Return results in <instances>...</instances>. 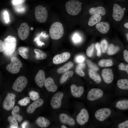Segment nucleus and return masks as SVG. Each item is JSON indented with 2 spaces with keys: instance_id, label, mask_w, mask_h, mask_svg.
I'll return each instance as SVG.
<instances>
[{
  "instance_id": "obj_1",
  "label": "nucleus",
  "mask_w": 128,
  "mask_h": 128,
  "mask_svg": "<svg viewBox=\"0 0 128 128\" xmlns=\"http://www.w3.org/2000/svg\"><path fill=\"white\" fill-rule=\"evenodd\" d=\"M3 42L5 47L3 51V53L7 56L12 55L16 48L17 41L16 38L11 36H9L4 39Z\"/></svg>"
},
{
  "instance_id": "obj_2",
  "label": "nucleus",
  "mask_w": 128,
  "mask_h": 128,
  "mask_svg": "<svg viewBox=\"0 0 128 128\" xmlns=\"http://www.w3.org/2000/svg\"><path fill=\"white\" fill-rule=\"evenodd\" d=\"M49 32L50 37L52 39L57 40L60 38L64 33L62 24L59 22L53 23L50 26Z\"/></svg>"
},
{
  "instance_id": "obj_3",
  "label": "nucleus",
  "mask_w": 128,
  "mask_h": 128,
  "mask_svg": "<svg viewBox=\"0 0 128 128\" xmlns=\"http://www.w3.org/2000/svg\"><path fill=\"white\" fill-rule=\"evenodd\" d=\"M82 3L76 0H71L67 2L65 5L67 12L69 14L75 15L78 14L81 9Z\"/></svg>"
},
{
  "instance_id": "obj_4",
  "label": "nucleus",
  "mask_w": 128,
  "mask_h": 128,
  "mask_svg": "<svg viewBox=\"0 0 128 128\" xmlns=\"http://www.w3.org/2000/svg\"><path fill=\"white\" fill-rule=\"evenodd\" d=\"M22 66V64L19 59L16 57H12L11 59L10 63L6 66V70L13 74L18 73L20 68Z\"/></svg>"
},
{
  "instance_id": "obj_5",
  "label": "nucleus",
  "mask_w": 128,
  "mask_h": 128,
  "mask_svg": "<svg viewBox=\"0 0 128 128\" xmlns=\"http://www.w3.org/2000/svg\"><path fill=\"white\" fill-rule=\"evenodd\" d=\"M35 15L37 21L40 23H43L47 20V11L46 7L41 5H39L35 8Z\"/></svg>"
},
{
  "instance_id": "obj_6",
  "label": "nucleus",
  "mask_w": 128,
  "mask_h": 128,
  "mask_svg": "<svg viewBox=\"0 0 128 128\" xmlns=\"http://www.w3.org/2000/svg\"><path fill=\"white\" fill-rule=\"evenodd\" d=\"M111 113V110L109 108H102L96 111L95 113V117L98 121L102 122L109 117Z\"/></svg>"
},
{
  "instance_id": "obj_7",
  "label": "nucleus",
  "mask_w": 128,
  "mask_h": 128,
  "mask_svg": "<svg viewBox=\"0 0 128 128\" xmlns=\"http://www.w3.org/2000/svg\"><path fill=\"white\" fill-rule=\"evenodd\" d=\"M27 83L26 78L23 76L17 78L14 82L12 87L14 91L20 92L25 87Z\"/></svg>"
},
{
  "instance_id": "obj_8",
  "label": "nucleus",
  "mask_w": 128,
  "mask_h": 128,
  "mask_svg": "<svg viewBox=\"0 0 128 128\" xmlns=\"http://www.w3.org/2000/svg\"><path fill=\"white\" fill-rule=\"evenodd\" d=\"M15 97L14 94L7 93L3 104V107L4 109L9 111L12 109L14 105Z\"/></svg>"
},
{
  "instance_id": "obj_9",
  "label": "nucleus",
  "mask_w": 128,
  "mask_h": 128,
  "mask_svg": "<svg viewBox=\"0 0 128 128\" xmlns=\"http://www.w3.org/2000/svg\"><path fill=\"white\" fill-rule=\"evenodd\" d=\"M64 96L63 93L60 91L57 92L54 95L50 102V105L52 109H56L61 107Z\"/></svg>"
},
{
  "instance_id": "obj_10",
  "label": "nucleus",
  "mask_w": 128,
  "mask_h": 128,
  "mask_svg": "<svg viewBox=\"0 0 128 128\" xmlns=\"http://www.w3.org/2000/svg\"><path fill=\"white\" fill-rule=\"evenodd\" d=\"M103 91L100 89L93 88L88 92L87 98L89 101H94L101 98L103 95Z\"/></svg>"
},
{
  "instance_id": "obj_11",
  "label": "nucleus",
  "mask_w": 128,
  "mask_h": 128,
  "mask_svg": "<svg viewBox=\"0 0 128 128\" xmlns=\"http://www.w3.org/2000/svg\"><path fill=\"white\" fill-rule=\"evenodd\" d=\"M89 118L88 112L85 109L83 108L80 110L76 118V121L80 125H84L88 121Z\"/></svg>"
},
{
  "instance_id": "obj_12",
  "label": "nucleus",
  "mask_w": 128,
  "mask_h": 128,
  "mask_svg": "<svg viewBox=\"0 0 128 128\" xmlns=\"http://www.w3.org/2000/svg\"><path fill=\"white\" fill-rule=\"evenodd\" d=\"M124 12L123 9L119 5L116 3L114 4L112 16L115 21H119L121 20L123 18Z\"/></svg>"
},
{
  "instance_id": "obj_13",
  "label": "nucleus",
  "mask_w": 128,
  "mask_h": 128,
  "mask_svg": "<svg viewBox=\"0 0 128 128\" xmlns=\"http://www.w3.org/2000/svg\"><path fill=\"white\" fill-rule=\"evenodd\" d=\"M29 32V27L26 23H22L18 30V34L19 38L23 40L28 37Z\"/></svg>"
},
{
  "instance_id": "obj_14",
  "label": "nucleus",
  "mask_w": 128,
  "mask_h": 128,
  "mask_svg": "<svg viewBox=\"0 0 128 128\" xmlns=\"http://www.w3.org/2000/svg\"><path fill=\"white\" fill-rule=\"evenodd\" d=\"M70 56V54L68 52H65L57 54L53 57L52 60L53 63L55 64H61L67 60Z\"/></svg>"
},
{
  "instance_id": "obj_15",
  "label": "nucleus",
  "mask_w": 128,
  "mask_h": 128,
  "mask_svg": "<svg viewBox=\"0 0 128 128\" xmlns=\"http://www.w3.org/2000/svg\"><path fill=\"white\" fill-rule=\"evenodd\" d=\"M101 76L104 81L107 84L111 83L114 78L112 70L110 68L103 69L102 71Z\"/></svg>"
},
{
  "instance_id": "obj_16",
  "label": "nucleus",
  "mask_w": 128,
  "mask_h": 128,
  "mask_svg": "<svg viewBox=\"0 0 128 128\" xmlns=\"http://www.w3.org/2000/svg\"><path fill=\"white\" fill-rule=\"evenodd\" d=\"M59 119L60 122L62 124L73 126L75 124L74 119L67 114L62 113L59 115Z\"/></svg>"
},
{
  "instance_id": "obj_17",
  "label": "nucleus",
  "mask_w": 128,
  "mask_h": 128,
  "mask_svg": "<svg viewBox=\"0 0 128 128\" xmlns=\"http://www.w3.org/2000/svg\"><path fill=\"white\" fill-rule=\"evenodd\" d=\"M44 85L47 90L50 92H55L57 89L54 79L51 77H49L45 79Z\"/></svg>"
},
{
  "instance_id": "obj_18",
  "label": "nucleus",
  "mask_w": 128,
  "mask_h": 128,
  "mask_svg": "<svg viewBox=\"0 0 128 128\" xmlns=\"http://www.w3.org/2000/svg\"><path fill=\"white\" fill-rule=\"evenodd\" d=\"M45 80L44 72L42 69L40 70L35 77V82L39 87L41 88L44 86Z\"/></svg>"
},
{
  "instance_id": "obj_19",
  "label": "nucleus",
  "mask_w": 128,
  "mask_h": 128,
  "mask_svg": "<svg viewBox=\"0 0 128 128\" xmlns=\"http://www.w3.org/2000/svg\"><path fill=\"white\" fill-rule=\"evenodd\" d=\"M70 90L72 95L75 98H78L81 96L84 91V88L82 87L77 86L74 84L71 85Z\"/></svg>"
},
{
  "instance_id": "obj_20",
  "label": "nucleus",
  "mask_w": 128,
  "mask_h": 128,
  "mask_svg": "<svg viewBox=\"0 0 128 128\" xmlns=\"http://www.w3.org/2000/svg\"><path fill=\"white\" fill-rule=\"evenodd\" d=\"M43 102V101L41 99L36 100L28 107L27 110V112L30 114L32 113L37 108L41 106Z\"/></svg>"
},
{
  "instance_id": "obj_21",
  "label": "nucleus",
  "mask_w": 128,
  "mask_h": 128,
  "mask_svg": "<svg viewBox=\"0 0 128 128\" xmlns=\"http://www.w3.org/2000/svg\"><path fill=\"white\" fill-rule=\"evenodd\" d=\"M96 27L100 32L103 34H105L110 29V25L107 22H101L97 23Z\"/></svg>"
},
{
  "instance_id": "obj_22",
  "label": "nucleus",
  "mask_w": 128,
  "mask_h": 128,
  "mask_svg": "<svg viewBox=\"0 0 128 128\" xmlns=\"http://www.w3.org/2000/svg\"><path fill=\"white\" fill-rule=\"evenodd\" d=\"M89 14L91 15H98L101 16L105 15L106 13L105 9L102 6L91 8L89 10Z\"/></svg>"
},
{
  "instance_id": "obj_23",
  "label": "nucleus",
  "mask_w": 128,
  "mask_h": 128,
  "mask_svg": "<svg viewBox=\"0 0 128 128\" xmlns=\"http://www.w3.org/2000/svg\"><path fill=\"white\" fill-rule=\"evenodd\" d=\"M35 123L38 126L41 128H46L50 124L49 120L42 116L38 117L35 121Z\"/></svg>"
},
{
  "instance_id": "obj_24",
  "label": "nucleus",
  "mask_w": 128,
  "mask_h": 128,
  "mask_svg": "<svg viewBox=\"0 0 128 128\" xmlns=\"http://www.w3.org/2000/svg\"><path fill=\"white\" fill-rule=\"evenodd\" d=\"M115 107L120 110L128 109V100H123L118 101L116 103Z\"/></svg>"
},
{
  "instance_id": "obj_25",
  "label": "nucleus",
  "mask_w": 128,
  "mask_h": 128,
  "mask_svg": "<svg viewBox=\"0 0 128 128\" xmlns=\"http://www.w3.org/2000/svg\"><path fill=\"white\" fill-rule=\"evenodd\" d=\"M19 110L18 106H15L13 108L11 112L12 116L19 122H21L23 119L22 117L19 114Z\"/></svg>"
},
{
  "instance_id": "obj_26",
  "label": "nucleus",
  "mask_w": 128,
  "mask_h": 128,
  "mask_svg": "<svg viewBox=\"0 0 128 128\" xmlns=\"http://www.w3.org/2000/svg\"><path fill=\"white\" fill-rule=\"evenodd\" d=\"M101 19V15L95 14L93 15L89 18L88 24L90 26H94L100 22Z\"/></svg>"
},
{
  "instance_id": "obj_27",
  "label": "nucleus",
  "mask_w": 128,
  "mask_h": 128,
  "mask_svg": "<svg viewBox=\"0 0 128 128\" xmlns=\"http://www.w3.org/2000/svg\"><path fill=\"white\" fill-rule=\"evenodd\" d=\"M73 62L71 61L69 62L58 68L57 70V72L59 74L64 73L68 71L73 67Z\"/></svg>"
},
{
  "instance_id": "obj_28",
  "label": "nucleus",
  "mask_w": 128,
  "mask_h": 128,
  "mask_svg": "<svg viewBox=\"0 0 128 128\" xmlns=\"http://www.w3.org/2000/svg\"><path fill=\"white\" fill-rule=\"evenodd\" d=\"M118 87L123 90H128V79L123 78L119 79L117 82Z\"/></svg>"
},
{
  "instance_id": "obj_29",
  "label": "nucleus",
  "mask_w": 128,
  "mask_h": 128,
  "mask_svg": "<svg viewBox=\"0 0 128 128\" xmlns=\"http://www.w3.org/2000/svg\"><path fill=\"white\" fill-rule=\"evenodd\" d=\"M89 74L90 78L96 83L98 84L101 82V79L100 77L95 71L90 69L89 72Z\"/></svg>"
},
{
  "instance_id": "obj_30",
  "label": "nucleus",
  "mask_w": 128,
  "mask_h": 128,
  "mask_svg": "<svg viewBox=\"0 0 128 128\" xmlns=\"http://www.w3.org/2000/svg\"><path fill=\"white\" fill-rule=\"evenodd\" d=\"M73 74V72L72 71H68L63 73L60 78V83L61 84L64 83L68 78L72 77Z\"/></svg>"
},
{
  "instance_id": "obj_31",
  "label": "nucleus",
  "mask_w": 128,
  "mask_h": 128,
  "mask_svg": "<svg viewBox=\"0 0 128 128\" xmlns=\"http://www.w3.org/2000/svg\"><path fill=\"white\" fill-rule=\"evenodd\" d=\"M113 64L112 61L111 59H101L98 63V65L100 66L103 67H110Z\"/></svg>"
},
{
  "instance_id": "obj_32",
  "label": "nucleus",
  "mask_w": 128,
  "mask_h": 128,
  "mask_svg": "<svg viewBox=\"0 0 128 128\" xmlns=\"http://www.w3.org/2000/svg\"><path fill=\"white\" fill-rule=\"evenodd\" d=\"M29 49L25 47H19L18 49V51L19 54L23 58L27 59L28 57V54L29 51Z\"/></svg>"
},
{
  "instance_id": "obj_33",
  "label": "nucleus",
  "mask_w": 128,
  "mask_h": 128,
  "mask_svg": "<svg viewBox=\"0 0 128 128\" xmlns=\"http://www.w3.org/2000/svg\"><path fill=\"white\" fill-rule=\"evenodd\" d=\"M34 51L36 54V59L38 60H42L45 59L47 57L46 54L43 51L40 49H35Z\"/></svg>"
},
{
  "instance_id": "obj_34",
  "label": "nucleus",
  "mask_w": 128,
  "mask_h": 128,
  "mask_svg": "<svg viewBox=\"0 0 128 128\" xmlns=\"http://www.w3.org/2000/svg\"><path fill=\"white\" fill-rule=\"evenodd\" d=\"M119 49V48L118 47L114 46L113 44H111L108 46L107 53L109 55H113L116 53Z\"/></svg>"
},
{
  "instance_id": "obj_35",
  "label": "nucleus",
  "mask_w": 128,
  "mask_h": 128,
  "mask_svg": "<svg viewBox=\"0 0 128 128\" xmlns=\"http://www.w3.org/2000/svg\"><path fill=\"white\" fill-rule=\"evenodd\" d=\"M85 65V64L84 63H81L78 64L77 66L76 69V73L81 77H84L85 74L82 69L84 68Z\"/></svg>"
},
{
  "instance_id": "obj_36",
  "label": "nucleus",
  "mask_w": 128,
  "mask_h": 128,
  "mask_svg": "<svg viewBox=\"0 0 128 128\" xmlns=\"http://www.w3.org/2000/svg\"><path fill=\"white\" fill-rule=\"evenodd\" d=\"M7 120L10 124L11 128H17L18 127V123L16 119L12 116L8 117Z\"/></svg>"
},
{
  "instance_id": "obj_37",
  "label": "nucleus",
  "mask_w": 128,
  "mask_h": 128,
  "mask_svg": "<svg viewBox=\"0 0 128 128\" xmlns=\"http://www.w3.org/2000/svg\"><path fill=\"white\" fill-rule=\"evenodd\" d=\"M86 63L90 69L95 71H96L99 70V68L97 66L89 59H87L86 61Z\"/></svg>"
},
{
  "instance_id": "obj_38",
  "label": "nucleus",
  "mask_w": 128,
  "mask_h": 128,
  "mask_svg": "<svg viewBox=\"0 0 128 128\" xmlns=\"http://www.w3.org/2000/svg\"><path fill=\"white\" fill-rule=\"evenodd\" d=\"M29 98L33 101H35L40 97L39 93L34 91H31L29 93Z\"/></svg>"
},
{
  "instance_id": "obj_39",
  "label": "nucleus",
  "mask_w": 128,
  "mask_h": 128,
  "mask_svg": "<svg viewBox=\"0 0 128 128\" xmlns=\"http://www.w3.org/2000/svg\"><path fill=\"white\" fill-rule=\"evenodd\" d=\"M100 46L102 52L105 53L107 50L108 46V43L106 40L104 39L101 41L100 42Z\"/></svg>"
},
{
  "instance_id": "obj_40",
  "label": "nucleus",
  "mask_w": 128,
  "mask_h": 128,
  "mask_svg": "<svg viewBox=\"0 0 128 128\" xmlns=\"http://www.w3.org/2000/svg\"><path fill=\"white\" fill-rule=\"evenodd\" d=\"M14 5V8L15 10L18 13H23L26 10L25 7L22 4Z\"/></svg>"
},
{
  "instance_id": "obj_41",
  "label": "nucleus",
  "mask_w": 128,
  "mask_h": 128,
  "mask_svg": "<svg viewBox=\"0 0 128 128\" xmlns=\"http://www.w3.org/2000/svg\"><path fill=\"white\" fill-rule=\"evenodd\" d=\"M30 102L29 98L26 97L24 98L19 100L18 103L19 105L22 106H25Z\"/></svg>"
},
{
  "instance_id": "obj_42",
  "label": "nucleus",
  "mask_w": 128,
  "mask_h": 128,
  "mask_svg": "<svg viewBox=\"0 0 128 128\" xmlns=\"http://www.w3.org/2000/svg\"><path fill=\"white\" fill-rule=\"evenodd\" d=\"M94 48V44H91L88 47L86 50V53L87 56L91 57L92 55Z\"/></svg>"
},
{
  "instance_id": "obj_43",
  "label": "nucleus",
  "mask_w": 128,
  "mask_h": 128,
  "mask_svg": "<svg viewBox=\"0 0 128 128\" xmlns=\"http://www.w3.org/2000/svg\"><path fill=\"white\" fill-rule=\"evenodd\" d=\"M118 68L120 70L125 71L128 74V64L124 65L121 63L119 65Z\"/></svg>"
},
{
  "instance_id": "obj_44",
  "label": "nucleus",
  "mask_w": 128,
  "mask_h": 128,
  "mask_svg": "<svg viewBox=\"0 0 128 128\" xmlns=\"http://www.w3.org/2000/svg\"><path fill=\"white\" fill-rule=\"evenodd\" d=\"M117 127L118 128H128V120L119 123Z\"/></svg>"
},
{
  "instance_id": "obj_45",
  "label": "nucleus",
  "mask_w": 128,
  "mask_h": 128,
  "mask_svg": "<svg viewBox=\"0 0 128 128\" xmlns=\"http://www.w3.org/2000/svg\"><path fill=\"white\" fill-rule=\"evenodd\" d=\"M96 48L97 50V54L98 56H100L101 54V49L100 45L98 42L96 43L95 45Z\"/></svg>"
},
{
  "instance_id": "obj_46",
  "label": "nucleus",
  "mask_w": 128,
  "mask_h": 128,
  "mask_svg": "<svg viewBox=\"0 0 128 128\" xmlns=\"http://www.w3.org/2000/svg\"><path fill=\"white\" fill-rule=\"evenodd\" d=\"M76 60L78 63H82L85 60V58L82 55H78L76 57Z\"/></svg>"
},
{
  "instance_id": "obj_47",
  "label": "nucleus",
  "mask_w": 128,
  "mask_h": 128,
  "mask_svg": "<svg viewBox=\"0 0 128 128\" xmlns=\"http://www.w3.org/2000/svg\"><path fill=\"white\" fill-rule=\"evenodd\" d=\"M25 0H12L11 3L14 5H17L22 4L25 1Z\"/></svg>"
},
{
  "instance_id": "obj_48",
  "label": "nucleus",
  "mask_w": 128,
  "mask_h": 128,
  "mask_svg": "<svg viewBox=\"0 0 128 128\" xmlns=\"http://www.w3.org/2000/svg\"><path fill=\"white\" fill-rule=\"evenodd\" d=\"M4 19L6 23H8L9 21V14L7 11H5L3 13Z\"/></svg>"
},
{
  "instance_id": "obj_49",
  "label": "nucleus",
  "mask_w": 128,
  "mask_h": 128,
  "mask_svg": "<svg viewBox=\"0 0 128 128\" xmlns=\"http://www.w3.org/2000/svg\"><path fill=\"white\" fill-rule=\"evenodd\" d=\"M123 55L124 60L128 63V51L126 50H124L123 52Z\"/></svg>"
},
{
  "instance_id": "obj_50",
  "label": "nucleus",
  "mask_w": 128,
  "mask_h": 128,
  "mask_svg": "<svg viewBox=\"0 0 128 128\" xmlns=\"http://www.w3.org/2000/svg\"><path fill=\"white\" fill-rule=\"evenodd\" d=\"M81 39L80 37L77 35H74L73 38V41L76 42H77L80 41Z\"/></svg>"
},
{
  "instance_id": "obj_51",
  "label": "nucleus",
  "mask_w": 128,
  "mask_h": 128,
  "mask_svg": "<svg viewBox=\"0 0 128 128\" xmlns=\"http://www.w3.org/2000/svg\"><path fill=\"white\" fill-rule=\"evenodd\" d=\"M5 45L4 42L2 40H0V52H2L5 49Z\"/></svg>"
},
{
  "instance_id": "obj_52",
  "label": "nucleus",
  "mask_w": 128,
  "mask_h": 128,
  "mask_svg": "<svg viewBox=\"0 0 128 128\" xmlns=\"http://www.w3.org/2000/svg\"><path fill=\"white\" fill-rule=\"evenodd\" d=\"M34 41H36L39 46H41L42 45H44L45 44L43 42H41L39 40V38L38 37L35 38Z\"/></svg>"
},
{
  "instance_id": "obj_53",
  "label": "nucleus",
  "mask_w": 128,
  "mask_h": 128,
  "mask_svg": "<svg viewBox=\"0 0 128 128\" xmlns=\"http://www.w3.org/2000/svg\"><path fill=\"white\" fill-rule=\"evenodd\" d=\"M27 124V122H24L22 124L21 126L22 128H25Z\"/></svg>"
},
{
  "instance_id": "obj_54",
  "label": "nucleus",
  "mask_w": 128,
  "mask_h": 128,
  "mask_svg": "<svg viewBox=\"0 0 128 128\" xmlns=\"http://www.w3.org/2000/svg\"><path fill=\"white\" fill-rule=\"evenodd\" d=\"M124 26L126 28H128V23H127L124 24Z\"/></svg>"
},
{
  "instance_id": "obj_55",
  "label": "nucleus",
  "mask_w": 128,
  "mask_h": 128,
  "mask_svg": "<svg viewBox=\"0 0 128 128\" xmlns=\"http://www.w3.org/2000/svg\"><path fill=\"white\" fill-rule=\"evenodd\" d=\"M60 128H67V127L65 125H61L60 126Z\"/></svg>"
},
{
  "instance_id": "obj_56",
  "label": "nucleus",
  "mask_w": 128,
  "mask_h": 128,
  "mask_svg": "<svg viewBox=\"0 0 128 128\" xmlns=\"http://www.w3.org/2000/svg\"><path fill=\"white\" fill-rule=\"evenodd\" d=\"M126 36L127 37V39L128 41V33H127L126 34Z\"/></svg>"
},
{
  "instance_id": "obj_57",
  "label": "nucleus",
  "mask_w": 128,
  "mask_h": 128,
  "mask_svg": "<svg viewBox=\"0 0 128 128\" xmlns=\"http://www.w3.org/2000/svg\"><path fill=\"white\" fill-rule=\"evenodd\" d=\"M31 30H32V29H33V28H32H32H31Z\"/></svg>"
},
{
  "instance_id": "obj_58",
  "label": "nucleus",
  "mask_w": 128,
  "mask_h": 128,
  "mask_svg": "<svg viewBox=\"0 0 128 128\" xmlns=\"http://www.w3.org/2000/svg\"></svg>"
}]
</instances>
